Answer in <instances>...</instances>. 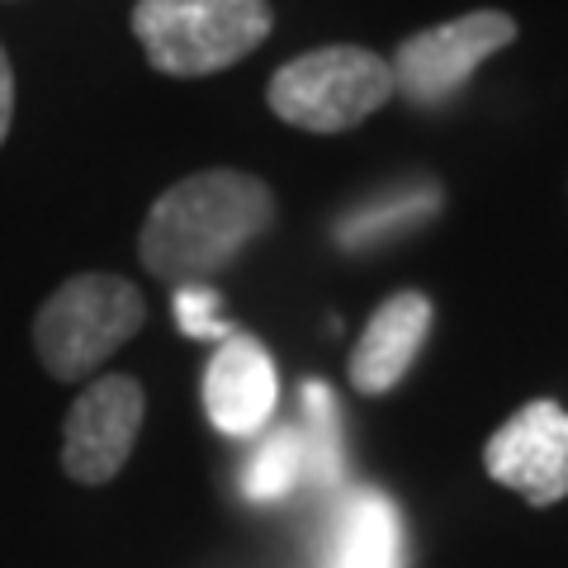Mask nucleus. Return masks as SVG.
<instances>
[{
    "label": "nucleus",
    "mask_w": 568,
    "mask_h": 568,
    "mask_svg": "<svg viewBox=\"0 0 568 568\" xmlns=\"http://www.w3.org/2000/svg\"><path fill=\"white\" fill-rule=\"evenodd\" d=\"M175 323L190 342H227L233 327L219 317V294L204 290V284H181L175 290Z\"/></svg>",
    "instance_id": "14"
},
{
    "label": "nucleus",
    "mask_w": 568,
    "mask_h": 568,
    "mask_svg": "<svg viewBox=\"0 0 568 568\" xmlns=\"http://www.w3.org/2000/svg\"><path fill=\"white\" fill-rule=\"evenodd\" d=\"M280 403L275 361L256 336L233 332L204 369V413L223 436H256Z\"/></svg>",
    "instance_id": "8"
},
{
    "label": "nucleus",
    "mask_w": 568,
    "mask_h": 568,
    "mask_svg": "<svg viewBox=\"0 0 568 568\" xmlns=\"http://www.w3.org/2000/svg\"><path fill=\"white\" fill-rule=\"evenodd\" d=\"M432 298L417 290H398L388 294L375 308V317L365 323L361 342L351 351V388L365 398H379L388 388H398L403 375L413 369V361L422 355L426 336H432Z\"/></svg>",
    "instance_id": "9"
},
{
    "label": "nucleus",
    "mask_w": 568,
    "mask_h": 568,
    "mask_svg": "<svg viewBox=\"0 0 568 568\" xmlns=\"http://www.w3.org/2000/svg\"><path fill=\"white\" fill-rule=\"evenodd\" d=\"M517 43V20L503 10H474L459 20L432 24L403 39L398 52L388 58L394 71V95H403L417 110H436L450 95H459L469 85V77L484 67L493 52H503Z\"/></svg>",
    "instance_id": "5"
},
{
    "label": "nucleus",
    "mask_w": 568,
    "mask_h": 568,
    "mask_svg": "<svg viewBox=\"0 0 568 568\" xmlns=\"http://www.w3.org/2000/svg\"><path fill=\"white\" fill-rule=\"evenodd\" d=\"M432 209H436V190L432 185H426V190H407V194H398L394 204H375V209L346 219L342 242L346 246L351 242H369V237H379V233H388V227H398V223H422Z\"/></svg>",
    "instance_id": "13"
},
{
    "label": "nucleus",
    "mask_w": 568,
    "mask_h": 568,
    "mask_svg": "<svg viewBox=\"0 0 568 568\" xmlns=\"http://www.w3.org/2000/svg\"><path fill=\"white\" fill-rule=\"evenodd\" d=\"M10 119H14V71H10L6 48H0V142L10 133Z\"/></svg>",
    "instance_id": "15"
},
{
    "label": "nucleus",
    "mask_w": 568,
    "mask_h": 568,
    "mask_svg": "<svg viewBox=\"0 0 568 568\" xmlns=\"http://www.w3.org/2000/svg\"><path fill=\"white\" fill-rule=\"evenodd\" d=\"M484 469L530 507H555L568 497V413L536 398L511 413L484 446Z\"/></svg>",
    "instance_id": "7"
},
{
    "label": "nucleus",
    "mask_w": 568,
    "mask_h": 568,
    "mask_svg": "<svg viewBox=\"0 0 568 568\" xmlns=\"http://www.w3.org/2000/svg\"><path fill=\"white\" fill-rule=\"evenodd\" d=\"M398 564H403L398 507L375 488L351 493L342 517H336L327 568H398Z\"/></svg>",
    "instance_id": "10"
},
{
    "label": "nucleus",
    "mask_w": 568,
    "mask_h": 568,
    "mask_svg": "<svg viewBox=\"0 0 568 568\" xmlns=\"http://www.w3.org/2000/svg\"><path fill=\"white\" fill-rule=\"evenodd\" d=\"M271 223L275 194L261 175L227 166L194 171L148 209V223L138 233V256L156 280L190 284L237 261L242 246L256 242Z\"/></svg>",
    "instance_id": "1"
},
{
    "label": "nucleus",
    "mask_w": 568,
    "mask_h": 568,
    "mask_svg": "<svg viewBox=\"0 0 568 568\" xmlns=\"http://www.w3.org/2000/svg\"><path fill=\"white\" fill-rule=\"evenodd\" d=\"M142 413H148V398H142V384L133 375H100L85 384L77 403L67 407V426H62L67 478H77L85 488L119 478V469L129 465L138 446Z\"/></svg>",
    "instance_id": "6"
},
{
    "label": "nucleus",
    "mask_w": 568,
    "mask_h": 568,
    "mask_svg": "<svg viewBox=\"0 0 568 568\" xmlns=\"http://www.w3.org/2000/svg\"><path fill=\"white\" fill-rule=\"evenodd\" d=\"M388 100H394L388 62L379 52L351 43L313 48L304 58L284 62L265 85V104L275 110V119L304 133H346L384 110Z\"/></svg>",
    "instance_id": "4"
},
{
    "label": "nucleus",
    "mask_w": 568,
    "mask_h": 568,
    "mask_svg": "<svg viewBox=\"0 0 568 568\" xmlns=\"http://www.w3.org/2000/svg\"><path fill=\"white\" fill-rule=\"evenodd\" d=\"M275 14L265 0H138L133 33L162 77H213L271 39Z\"/></svg>",
    "instance_id": "2"
},
{
    "label": "nucleus",
    "mask_w": 568,
    "mask_h": 568,
    "mask_svg": "<svg viewBox=\"0 0 568 568\" xmlns=\"http://www.w3.org/2000/svg\"><path fill=\"white\" fill-rule=\"evenodd\" d=\"M304 450H308V474L317 478L323 488L342 484V426H336V398L327 384L308 379L304 384Z\"/></svg>",
    "instance_id": "12"
},
{
    "label": "nucleus",
    "mask_w": 568,
    "mask_h": 568,
    "mask_svg": "<svg viewBox=\"0 0 568 568\" xmlns=\"http://www.w3.org/2000/svg\"><path fill=\"white\" fill-rule=\"evenodd\" d=\"M148 323L142 290L123 275H71L58 284L33 317V351L52 379L77 384L129 346Z\"/></svg>",
    "instance_id": "3"
},
{
    "label": "nucleus",
    "mask_w": 568,
    "mask_h": 568,
    "mask_svg": "<svg viewBox=\"0 0 568 568\" xmlns=\"http://www.w3.org/2000/svg\"><path fill=\"white\" fill-rule=\"evenodd\" d=\"M308 474V450H304V432L280 426L271 440H261V450L252 455V465L242 474V488L252 503H275V497L294 493L298 478Z\"/></svg>",
    "instance_id": "11"
}]
</instances>
